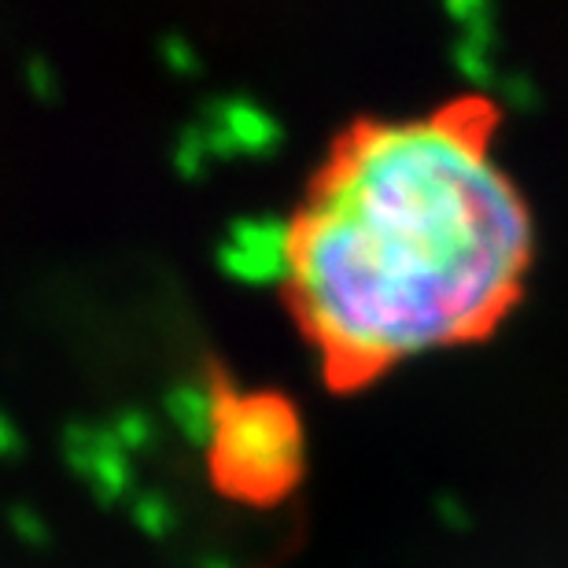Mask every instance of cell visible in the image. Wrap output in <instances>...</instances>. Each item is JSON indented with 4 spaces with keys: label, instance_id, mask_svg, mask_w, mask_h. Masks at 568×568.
I'll list each match as a JSON object with an SVG mask.
<instances>
[{
    "label": "cell",
    "instance_id": "obj_1",
    "mask_svg": "<svg viewBox=\"0 0 568 568\" xmlns=\"http://www.w3.org/2000/svg\"><path fill=\"white\" fill-rule=\"evenodd\" d=\"M503 108L462 93L362 115L281 236V300L325 388L358 395L432 351L491 339L528 292L536 222L498 155Z\"/></svg>",
    "mask_w": 568,
    "mask_h": 568
},
{
    "label": "cell",
    "instance_id": "obj_2",
    "mask_svg": "<svg viewBox=\"0 0 568 568\" xmlns=\"http://www.w3.org/2000/svg\"><path fill=\"white\" fill-rule=\"evenodd\" d=\"M203 462L211 487L236 506L274 509L288 503L306 476L300 406L277 388L211 381Z\"/></svg>",
    "mask_w": 568,
    "mask_h": 568
}]
</instances>
